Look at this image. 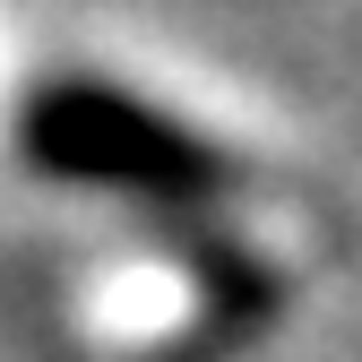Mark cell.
<instances>
[{
	"label": "cell",
	"mask_w": 362,
	"mask_h": 362,
	"mask_svg": "<svg viewBox=\"0 0 362 362\" xmlns=\"http://www.w3.org/2000/svg\"><path fill=\"white\" fill-rule=\"evenodd\" d=\"M18 147L52 181H95V190H129L156 207H224L250 181L242 156H224L173 112L121 95L112 78H43L18 112Z\"/></svg>",
	"instance_id": "obj_1"
}]
</instances>
